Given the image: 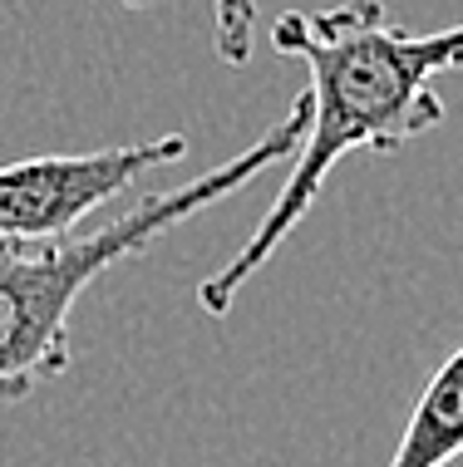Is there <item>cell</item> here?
<instances>
[{"instance_id":"cell-1","label":"cell","mask_w":463,"mask_h":467,"mask_svg":"<svg viewBox=\"0 0 463 467\" xmlns=\"http://www.w3.org/2000/svg\"><path fill=\"white\" fill-rule=\"evenodd\" d=\"M271 45L310 69V123L296 148V168L247 246L197 285L207 315H227L247 281L277 256V246L316 207L325 178L350 153H395L444 123L434 79L463 69V25L434 35L395 30L380 0H345L331 10H286L271 25Z\"/></svg>"},{"instance_id":"cell-2","label":"cell","mask_w":463,"mask_h":467,"mask_svg":"<svg viewBox=\"0 0 463 467\" xmlns=\"http://www.w3.org/2000/svg\"><path fill=\"white\" fill-rule=\"evenodd\" d=\"M306 123H310V104L301 94L291 113L277 129L261 133L247 153L217 162L187 187L143 197L119 222L99 226V232H74L65 242H45V246H0V403L25 399L35 384L59 379L69 369V349H74L69 320L99 275L114 271L119 261L139 256L153 236L178 226L183 217L207 212L212 202L242 192L267 168L296 158Z\"/></svg>"},{"instance_id":"cell-3","label":"cell","mask_w":463,"mask_h":467,"mask_svg":"<svg viewBox=\"0 0 463 467\" xmlns=\"http://www.w3.org/2000/svg\"><path fill=\"white\" fill-rule=\"evenodd\" d=\"M187 138L168 133L153 143L94 148V153H49L0 168V246H45L74 236L109 197L133 187L143 172L178 162Z\"/></svg>"},{"instance_id":"cell-4","label":"cell","mask_w":463,"mask_h":467,"mask_svg":"<svg viewBox=\"0 0 463 467\" xmlns=\"http://www.w3.org/2000/svg\"><path fill=\"white\" fill-rule=\"evenodd\" d=\"M454 458H463V345L424 384L390 467H448Z\"/></svg>"},{"instance_id":"cell-5","label":"cell","mask_w":463,"mask_h":467,"mask_svg":"<svg viewBox=\"0 0 463 467\" xmlns=\"http://www.w3.org/2000/svg\"><path fill=\"white\" fill-rule=\"evenodd\" d=\"M123 5H148V0H123ZM217 5V55L232 69L252 59V30H257V5L252 0H212Z\"/></svg>"}]
</instances>
